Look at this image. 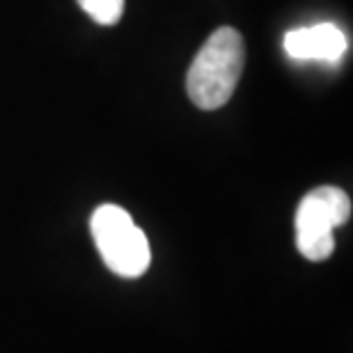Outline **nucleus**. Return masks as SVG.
<instances>
[{"label": "nucleus", "mask_w": 353, "mask_h": 353, "mask_svg": "<svg viewBox=\"0 0 353 353\" xmlns=\"http://www.w3.org/2000/svg\"><path fill=\"white\" fill-rule=\"evenodd\" d=\"M351 218V200L342 188L319 186L303 197L296 211V248L310 262L333 255V230Z\"/></svg>", "instance_id": "nucleus-3"}, {"label": "nucleus", "mask_w": 353, "mask_h": 353, "mask_svg": "<svg viewBox=\"0 0 353 353\" xmlns=\"http://www.w3.org/2000/svg\"><path fill=\"white\" fill-rule=\"evenodd\" d=\"M285 51L294 60H321L328 65H337L347 53V37L333 23L299 28L287 32Z\"/></svg>", "instance_id": "nucleus-4"}, {"label": "nucleus", "mask_w": 353, "mask_h": 353, "mask_svg": "<svg viewBox=\"0 0 353 353\" xmlns=\"http://www.w3.org/2000/svg\"><path fill=\"white\" fill-rule=\"evenodd\" d=\"M92 236L101 259L112 273L122 278H138L152 259L150 243L143 230L136 228L129 211L117 204H103L92 214Z\"/></svg>", "instance_id": "nucleus-2"}, {"label": "nucleus", "mask_w": 353, "mask_h": 353, "mask_svg": "<svg viewBox=\"0 0 353 353\" xmlns=\"http://www.w3.org/2000/svg\"><path fill=\"white\" fill-rule=\"evenodd\" d=\"M245 65V44L234 28H218L197 51L186 76L188 97L197 108L216 110L232 99Z\"/></svg>", "instance_id": "nucleus-1"}, {"label": "nucleus", "mask_w": 353, "mask_h": 353, "mask_svg": "<svg viewBox=\"0 0 353 353\" xmlns=\"http://www.w3.org/2000/svg\"><path fill=\"white\" fill-rule=\"evenodd\" d=\"M79 5L101 26L117 23L124 12V0H79Z\"/></svg>", "instance_id": "nucleus-5"}]
</instances>
